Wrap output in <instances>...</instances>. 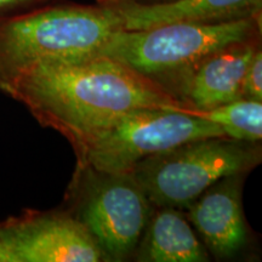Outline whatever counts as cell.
Listing matches in <instances>:
<instances>
[{
	"instance_id": "cell-1",
	"label": "cell",
	"mask_w": 262,
	"mask_h": 262,
	"mask_svg": "<svg viewBox=\"0 0 262 262\" xmlns=\"http://www.w3.org/2000/svg\"><path fill=\"white\" fill-rule=\"evenodd\" d=\"M42 126L57 130L75 149L131 111L183 104L163 85L107 56L37 63L0 83Z\"/></svg>"
},
{
	"instance_id": "cell-2",
	"label": "cell",
	"mask_w": 262,
	"mask_h": 262,
	"mask_svg": "<svg viewBox=\"0 0 262 262\" xmlns=\"http://www.w3.org/2000/svg\"><path fill=\"white\" fill-rule=\"evenodd\" d=\"M119 29V15L108 3L45 6L0 16V83L33 64L96 56Z\"/></svg>"
},
{
	"instance_id": "cell-10",
	"label": "cell",
	"mask_w": 262,
	"mask_h": 262,
	"mask_svg": "<svg viewBox=\"0 0 262 262\" xmlns=\"http://www.w3.org/2000/svg\"><path fill=\"white\" fill-rule=\"evenodd\" d=\"M119 15L122 29L137 31L175 22L217 24L257 17L262 0H172L142 4L139 0H108Z\"/></svg>"
},
{
	"instance_id": "cell-5",
	"label": "cell",
	"mask_w": 262,
	"mask_h": 262,
	"mask_svg": "<svg viewBox=\"0 0 262 262\" xmlns=\"http://www.w3.org/2000/svg\"><path fill=\"white\" fill-rule=\"evenodd\" d=\"M226 136L216 124L185 104L131 111L88 139L78 148L81 165L96 171L130 172L140 160L189 141Z\"/></svg>"
},
{
	"instance_id": "cell-8",
	"label": "cell",
	"mask_w": 262,
	"mask_h": 262,
	"mask_svg": "<svg viewBox=\"0 0 262 262\" xmlns=\"http://www.w3.org/2000/svg\"><path fill=\"white\" fill-rule=\"evenodd\" d=\"M244 175L219 180L188 206V217L214 256H234L248 243L242 205Z\"/></svg>"
},
{
	"instance_id": "cell-4",
	"label": "cell",
	"mask_w": 262,
	"mask_h": 262,
	"mask_svg": "<svg viewBox=\"0 0 262 262\" xmlns=\"http://www.w3.org/2000/svg\"><path fill=\"white\" fill-rule=\"evenodd\" d=\"M257 17L217 24L175 22L137 31L119 29L97 55L113 58L157 83L160 78L176 79L209 55L253 40L257 33Z\"/></svg>"
},
{
	"instance_id": "cell-7",
	"label": "cell",
	"mask_w": 262,
	"mask_h": 262,
	"mask_svg": "<svg viewBox=\"0 0 262 262\" xmlns=\"http://www.w3.org/2000/svg\"><path fill=\"white\" fill-rule=\"evenodd\" d=\"M106 260L88 228L67 212L28 210L0 222V262Z\"/></svg>"
},
{
	"instance_id": "cell-12",
	"label": "cell",
	"mask_w": 262,
	"mask_h": 262,
	"mask_svg": "<svg viewBox=\"0 0 262 262\" xmlns=\"http://www.w3.org/2000/svg\"><path fill=\"white\" fill-rule=\"evenodd\" d=\"M186 108L196 116L216 124L225 135L231 139L251 142H257L262 139L261 101L239 98L233 102L206 111H195L187 106Z\"/></svg>"
},
{
	"instance_id": "cell-3",
	"label": "cell",
	"mask_w": 262,
	"mask_h": 262,
	"mask_svg": "<svg viewBox=\"0 0 262 262\" xmlns=\"http://www.w3.org/2000/svg\"><path fill=\"white\" fill-rule=\"evenodd\" d=\"M258 142L228 136L193 140L140 160L131 173L152 205L187 209L219 180L245 175L257 166Z\"/></svg>"
},
{
	"instance_id": "cell-13",
	"label": "cell",
	"mask_w": 262,
	"mask_h": 262,
	"mask_svg": "<svg viewBox=\"0 0 262 262\" xmlns=\"http://www.w3.org/2000/svg\"><path fill=\"white\" fill-rule=\"evenodd\" d=\"M242 98L262 101V54L260 49L255 51L244 73Z\"/></svg>"
},
{
	"instance_id": "cell-6",
	"label": "cell",
	"mask_w": 262,
	"mask_h": 262,
	"mask_svg": "<svg viewBox=\"0 0 262 262\" xmlns=\"http://www.w3.org/2000/svg\"><path fill=\"white\" fill-rule=\"evenodd\" d=\"M84 168L89 172L77 219L108 260H124L139 247L152 204L131 171L103 172Z\"/></svg>"
},
{
	"instance_id": "cell-11",
	"label": "cell",
	"mask_w": 262,
	"mask_h": 262,
	"mask_svg": "<svg viewBox=\"0 0 262 262\" xmlns=\"http://www.w3.org/2000/svg\"><path fill=\"white\" fill-rule=\"evenodd\" d=\"M140 261L203 262L208 254L188 221L176 208L159 206L140 239Z\"/></svg>"
},
{
	"instance_id": "cell-14",
	"label": "cell",
	"mask_w": 262,
	"mask_h": 262,
	"mask_svg": "<svg viewBox=\"0 0 262 262\" xmlns=\"http://www.w3.org/2000/svg\"><path fill=\"white\" fill-rule=\"evenodd\" d=\"M48 0H0V16H9V12L28 9L42 4Z\"/></svg>"
},
{
	"instance_id": "cell-9",
	"label": "cell",
	"mask_w": 262,
	"mask_h": 262,
	"mask_svg": "<svg viewBox=\"0 0 262 262\" xmlns=\"http://www.w3.org/2000/svg\"><path fill=\"white\" fill-rule=\"evenodd\" d=\"M256 50L254 39L233 44L209 55L173 79L178 81L182 103L206 111L242 98L244 73Z\"/></svg>"
}]
</instances>
